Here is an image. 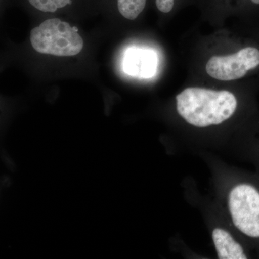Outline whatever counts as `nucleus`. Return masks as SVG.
Listing matches in <instances>:
<instances>
[{
	"instance_id": "obj_2",
	"label": "nucleus",
	"mask_w": 259,
	"mask_h": 259,
	"mask_svg": "<svg viewBox=\"0 0 259 259\" xmlns=\"http://www.w3.org/2000/svg\"><path fill=\"white\" fill-rule=\"evenodd\" d=\"M226 207L236 231L259 250V174L245 175L227 191Z\"/></svg>"
},
{
	"instance_id": "obj_10",
	"label": "nucleus",
	"mask_w": 259,
	"mask_h": 259,
	"mask_svg": "<svg viewBox=\"0 0 259 259\" xmlns=\"http://www.w3.org/2000/svg\"><path fill=\"white\" fill-rule=\"evenodd\" d=\"M246 2L253 8H259V0H246Z\"/></svg>"
},
{
	"instance_id": "obj_3",
	"label": "nucleus",
	"mask_w": 259,
	"mask_h": 259,
	"mask_svg": "<svg viewBox=\"0 0 259 259\" xmlns=\"http://www.w3.org/2000/svg\"><path fill=\"white\" fill-rule=\"evenodd\" d=\"M32 47L40 54L56 56L77 55L83 39L74 28L59 18L48 19L30 32Z\"/></svg>"
},
{
	"instance_id": "obj_4",
	"label": "nucleus",
	"mask_w": 259,
	"mask_h": 259,
	"mask_svg": "<svg viewBox=\"0 0 259 259\" xmlns=\"http://www.w3.org/2000/svg\"><path fill=\"white\" fill-rule=\"evenodd\" d=\"M259 67V49L247 47L232 55L212 56L206 64L211 77L221 81H232L244 77Z\"/></svg>"
},
{
	"instance_id": "obj_8",
	"label": "nucleus",
	"mask_w": 259,
	"mask_h": 259,
	"mask_svg": "<svg viewBox=\"0 0 259 259\" xmlns=\"http://www.w3.org/2000/svg\"><path fill=\"white\" fill-rule=\"evenodd\" d=\"M246 146L248 157L256 166L259 174V128L254 136L250 139L249 144Z\"/></svg>"
},
{
	"instance_id": "obj_6",
	"label": "nucleus",
	"mask_w": 259,
	"mask_h": 259,
	"mask_svg": "<svg viewBox=\"0 0 259 259\" xmlns=\"http://www.w3.org/2000/svg\"><path fill=\"white\" fill-rule=\"evenodd\" d=\"M216 255L219 259L249 258L247 247L237 239L229 230L223 226H215L211 233Z\"/></svg>"
},
{
	"instance_id": "obj_7",
	"label": "nucleus",
	"mask_w": 259,
	"mask_h": 259,
	"mask_svg": "<svg viewBox=\"0 0 259 259\" xmlns=\"http://www.w3.org/2000/svg\"><path fill=\"white\" fill-rule=\"evenodd\" d=\"M147 0H117V8L123 18L134 20L144 11Z\"/></svg>"
},
{
	"instance_id": "obj_9",
	"label": "nucleus",
	"mask_w": 259,
	"mask_h": 259,
	"mask_svg": "<svg viewBox=\"0 0 259 259\" xmlns=\"http://www.w3.org/2000/svg\"><path fill=\"white\" fill-rule=\"evenodd\" d=\"M156 6L161 13H168L173 10L176 0H156Z\"/></svg>"
},
{
	"instance_id": "obj_1",
	"label": "nucleus",
	"mask_w": 259,
	"mask_h": 259,
	"mask_svg": "<svg viewBox=\"0 0 259 259\" xmlns=\"http://www.w3.org/2000/svg\"><path fill=\"white\" fill-rule=\"evenodd\" d=\"M177 111L190 125L199 128L219 125L229 120L238 108V100L226 90L190 88L176 97Z\"/></svg>"
},
{
	"instance_id": "obj_5",
	"label": "nucleus",
	"mask_w": 259,
	"mask_h": 259,
	"mask_svg": "<svg viewBox=\"0 0 259 259\" xmlns=\"http://www.w3.org/2000/svg\"><path fill=\"white\" fill-rule=\"evenodd\" d=\"M157 56L149 49L131 48L126 51L123 69L126 74L135 77H152L157 68Z\"/></svg>"
}]
</instances>
